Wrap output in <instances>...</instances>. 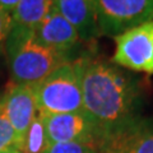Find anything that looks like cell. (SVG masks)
Here are the masks:
<instances>
[{
	"instance_id": "obj_1",
	"label": "cell",
	"mask_w": 153,
	"mask_h": 153,
	"mask_svg": "<svg viewBox=\"0 0 153 153\" xmlns=\"http://www.w3.org/2000/svg\"><path fill=\"white\" fill-rule=\"evenodd\" d=\"M80 82L84 112L102 135L138 119L139 89L135 80L120 68L103 60L83 57Z\"/></svg>"
},
{
	"instance_id": "obj_2",
	"label": "cell",
	"mask_w": 153,
	"mask_h": 153,
	"mask_svg": "<svg viewBox=\"0 0 153 153\" xmlns=\"http://www.w3.org/2000/svg\"><path fill=\"white\" fill-rule=\"evenodd\" d=\"M5 46L14 84H36L70 61L69 57L42 44L35 31L14 25L5 40Z\"/></svg>"
},
{
	"instance_id": "obj_3",
	"label": "cell",
	"mask_w": 153,
	"mask_h": 153,
	"mask_svg": "<svg viewBox=\"0 0 153 153\" xmlns=\"http://www.w3.org/2000/svg\"><path fill=\"white\" fill-rule=\"evenodd\" d=\"M82 66L83 57L66 61L46 78L33 84L38 112L55 115L84 111L80 82Z\"/></svg>"
},
{
	"instance_id": "obj_4",
	"label": "cell",
	"mask_w": 153,
	"mask_h": 153,
	"mask_svg": "<svg viewBox=\"0 0 153 153\" xmlns=\"http://www.w3.org/2000/svg\"><path fill=\"white\" fill-rule=\"evenodd\" d=\"M100 35L116 37L153 21V0H94Z\"/></svg>"
},
{
	"instance_id": "obj_5",
	"label": "cell",
	"mask_w": 153,
	"mask_h": 153,
	"mask_svg": "<svg viewBox=\"0 0 153 153\" xmlns=\"http://www.w3.org/2000/svg\"><path fill=\"white\" fill-rule=\"evenodd\" d=\"M112 63L140 73L153 74V21L115 37Z\"/></svg>"
},
{
	"instance_id": "obj_6",
	"label": "cell",
	"mask_w": 153,
	"mask_h": 153,
	"mask_svg": "<svg viewBox=\"0 0 153 153\" xmlns=\"http://www.w3.org/2000/svg\"><path fill=\"white\" fill-rule=\"evenodd\" d=\"M41 114V112H40ZM50 143H91L97 146L101 131L84 111L47 115L41 114Z\"/></svg>"
},
{
	"instance_id": "obj_7",
	"label": "cell",
	"mask_w": 153,
	"mask_h": 153,
	"mask_svg": "<svg viewBox=\"0 0 153 153\" xmlns=\"http://www.w3.org/2000/svg\"><path fill=\"white\" fill-rule=\"evenodd\" d=\"M98 153H153V126L139 119L101 137Z\"/></svg>"
},
{
	"instance_id": "obj_8",
	"label": "cell",
	"mask_w": 153,
	"mask_h": 153,
	"mask_svg": "<svg viewBox=\"0 0 153 153\" xmlns=\"http://www.w3.org/2000/svg\"><path fill=\"white\" fill-rule=\"evenodd\" d=\"M1 107L21 147L23 137L38 112L33 84H13L1 97Z\"/></svg>"
},
{
	"instance_id": "obj_9",
	"label": "cell",
	"mask_w": 153,
	"mask_h": 153,
	"mask_svg": "<svg viewBox=\"0 0 153 153\" xmlns=\"http://www.w3.org/2000/svg\"><path fill=\"white\" fill-rule=\"evenodd\" d=\"M35 35L44 45L69 59L74 47L82 41L75 28L61 17L55 8H52L46 18L37 26Z\"/></svg>"
},
{
	"instance_id": "obj_10",
	"label": "cell",
	"mask_w": 153,
	"mask_h": 153,
	"mask_svg": "<svg viewBox=\"0 0 153 153\" xmlns=\"http://www.w3.org/2000/svg\"><path fill=\"white\" fill-rule=\"evenodd\" d=\"M54 8L75 28L82 41L100 35L94 0H54Z\"/></svg>"
},
{
	"instance_id": "obj_11",
	"label": "cell",
	"mask_w": 153,
	"mask_h": 153,
	"mask_svg": "<svg viewBox=\"0 0 153 153\" xmlns=\"http://www.w3.org/2000/svg\"><path fill=\"white\" fill-rule=\"evenodd\" d=\"M54 8V0H21L12 12L14 26L35 31Z\"/></svg>"
},
{
	"instance_id": "obj_12",
	"label": "cell",
	"mask_w": 153,
	"mask_h": 153,
	"mask_svg": "<svg viewBox=\"0 0 153 153\" xmlns=\"http://www.w3.org/2000/svg\"><path fill=\"white\" fill-rule=\"evenodd\" d=\"M50 146V140L46 133L45 123L42 115L37 112V115L31 123L27 133L25 134L19 147L21 153H44L47 147Z\"/></svg>"
},
{
	"instance_id": "obj_13",
	"label": "cell",
	"mask_w": 153,
	"mask_h": 153,
	"mask_svg": "<svg viewBox=\"0 0 153 153\" xmlns=\"http://www.w3.org/2000/svg\"><path fill=\"white\" fill-rule=\"evenodd\" d=\"M10 149L18 151L19 142L13 126L10 125V123H9L5 114L3 111L1 97H0V153Z\"/></svg>"
},
{
	"instance_id": "obj_14",
	"label": "cell",
	"mask_w": 153,
	"mask_h": 153,
	"mask_svg": "<svg viewBox=\"0 0 153 153\" xmlns=\"http://www.w3.org/2000/svg\"><path fill=\"white\" fill-rule=\"evenodd\" d=\"M44 153H98V149L91 143H50Z\"/></svg>"
},
{
	"instance_id": "obj_15",
	"label": "cell",
	"mask_w": 153,
	"mask_h": 153,
	"mask_svg": "<svg viewBox=\"0 0 153 153\" xmlns=\"http://www.w3.org/2000/svg\"><path fill=\"white\" fill-rule=\"evenodd\" d=\"M12 25H13V21H12L10 13H8L4 9L0 8V45L5 42L9 32H10Z\"/></svg>"
},
{
	"instance_id": "obj_16",
	"label": "cell",
	"mask_w": 153,
	"mask_h": 153,
	"mask_svg": "<svg viewBox=\"0 0 153 153\" xmlns=\"http://www.w3.org/2000/svg\"><path fill=\"white\" fill-rule=\"evenodd\" d=\"M19 1H21V0H0V8L12 14V12L16 9Z\"/></svg>"
},
{
	"instance_id": "obj_17",
	"label": "cell",
	"mask_w": 153,
	"mask_h": 153,
	"mask_svg": "<svg viewBox=\"0 0 153 153\" xmlns=\"http://www.w3.org/2000/svg\"><path fill=\"white\" fill-rule=\"evenodd\" d=\"M1 153H21L17 149H10V151H5V152H1Z\"/></svg>"
}]
</instances>
